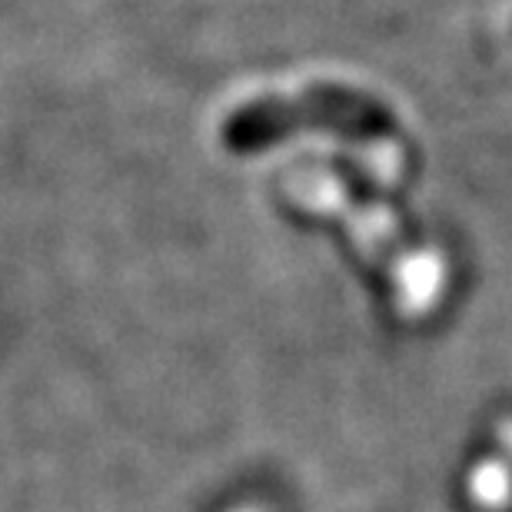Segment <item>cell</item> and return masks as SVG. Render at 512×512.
I'll return each mask as SVG.
<instances>
[{"mask_svg":"<svg viewBox=\"0 0 512 512\" xmlns=\"http://www.w3.org/2000/svg\"><path fill=\"white\" fill-rule=\"evenodd\" d=\"M283 193L296 207L346 223L353 240L389 276L396 293L409 303H426L429 290H433V263L403 237V230L389 220V213L383 207H376L363 193L346 187L336 173L316 167H300L286 173Z\"/></svg>","mask_w":512,"mask_h":512,"instance_id":"obj_2","label":"cell"},{"mask_svg":"<svg viewBox=\"0 0 512 512\" xmlns=\"http://www.w3.org/2000/svg\"><path fill=\"white\" fill-rule=\"evenodd\" d=\"M509 512H512V493H509Z\"/></svg>","mask_w":512,"mask_h":512,"instance_id":"obj_3","label":"cell"},{"mask_svg":"<svg viewBox=\"0 0 512 512\" xmlns=\"http://www.w3.org/2000/svg\"><path fill=\"white\" fill-rule=\"evenodd\" d=\"M336 133L356 143H380L396 133V117L380 97L346 84H310L296 94L256 97L223 120V147L256 153L296 133Z\"/></svg>","mask_w":512,"mask_h":512,"instance_id":"obj_1","label":"cell"}]
</instances>
